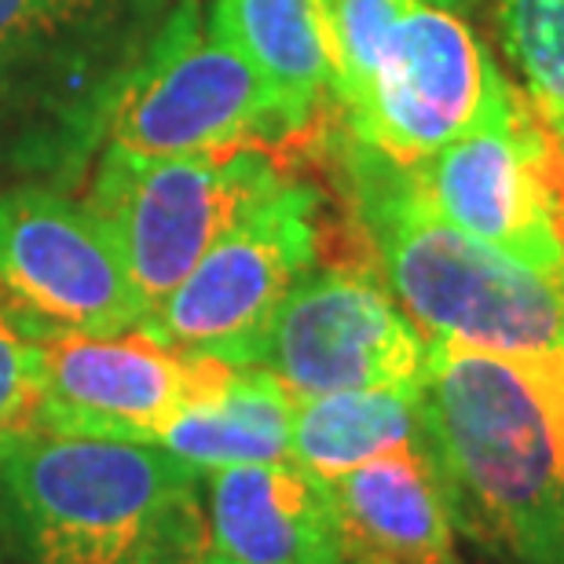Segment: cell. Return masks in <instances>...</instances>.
<instances>
[{
	"mask_svg": "<svg viewBox=\"0 0 564 564\" xmlns=\"http://www.w3.org/2000/svg\"><path fill=\"white\" fill-rule=\"evenodd\" d=\"M422 447L455 528L513 564H564V359L429 337Z\"/></svg>",
	"mask_w": 564,
	"mask_h": 564,
	"instance_id": "obj_1",
	"label": "cell"
},
{
	"mask_svg": "<svg viewBox=\"0 0 564 564\" xmlns=\"http://www.w3.org/2000/svg\"><path fill=\"white\" fill-rule=\"evenodd\" d=\"M0 524L22 564L209 554L202 473L140 440L48 429L0 440Z\"/></svg>",
	"mask_w": 564,
	"mask_h": 564,
	"instance_id": "obj_2",
	"label": "cell"
},
{
	"mask_svg": "<svg viewBox=\"0 0 564 564\" xmlns=\"http://www.w3.org/2000/svg\"><path fill=\"white\" fill-rule=\"evenodd\" d=\"M341 169L356 228L389 293L425 337L564 359V293L554 282L458 231L422 198L408 165L356 137Z\"/></svg>",
	"mask_w": 564,
	"mask_h": 564,
	"instance_id": "obj_3",
	"label": "cell"
},
{
	"mask_svg": "<svg viewBox=\"0 0 564 564\" xmlns=\"http://www.w3.org/2000/svg\"><path fill=\"white\" fill-rule=\"evenodd\" d=\"M173 0H0V137L26 154L82 151Z\"/></svg>",
	"mask_w": 564,
	"mask_h": 564,
	"instance_id": "obj_4",
	"label": "cell"
},
{
	"mask_svg": "<svg viewBox=\"0 0 564 564\" xmlns=\"http://www.w3.org/2000/svg\"><path fill=\"white\" fill-rule=\"evenodd\" d=\"M282 180V169L257 147L132 154L107 143L88 187V206L115 235L132 286L151 315Z\"/></svg>",
	"mask_w": 564,
	"mask_h": 564,
	"instance_id": "obj_5",
	"label": "cell"
},
{
	"mask_svg": "<svg viewBox=\"0 0 564 564\" xmlns=\"http://www.w3.org/2000/svg\"><path fill=\"white\" fill-rule=\"evenodd\" d=\"M107 143L132 154H206L293 137L261 74L213 37L198 0H176L151 48L118 85Z\"/></svg>",
	"mask_w": 564,
	"mask_h": 564,
	"instance_id": "obj_6",
	"label": "cell"
},
{
	"mask_svg": "<svg viewBox=\"0 0 564 564\" xmlns=\"http://www.w3.org/2000/svg\"><path fill=\"white\" fill-rule=\"evenodd\" d=\"M411 180L458 231L502 250L561 290L564 143L539 121L517 85L506 82L480 126L411 165Z\"/></svg>",
	"mask_w": 564,
	"mask_h": 564,
	"instance_id": "obj_7",
	"label": "cell"
},
{
	"mask_svg": "<svg viewBox=\"0 0 564 564\" xmlns=\"http://www.w3.org/2000/svg\"><path fill=\"white\" fill-rule=\"evenodd\" d=\"M319 195L282 180L147 315L140 330L180 352L250 367L286 293L319 264Z\"/></svg>",
	"mask_w": 564,
	"mask_h": 564,
	"instance_id": "obj_8",
	"label": "cell"
},
{
	"mask_svg": "<svg viewBox=\"0 0 564 564\" xmlns=\"http://www.w3.org/2000/svg\"><path fill=\"white\" fill-rule=\"evenodd\" d=\"M0 312L41 345L140 330L147 319L99 213L37 184L0 191Z\"/></svg>",
	"mask_w": 564,
	"mask_h": 564,
	"instance_id": "obj_9",
	"label": "cell"
},
{
	"mask_svg": "<svg viewBox=\"0 0 564 564\" xmlns=\"http://www.w3.org/2000/svg\"><path fill=\"white\" fill-rule=\"evenodd\" d=\"M429 337L397 297L348 264H315L279 304L250 367H264L293 397L345 389L422 392Z\"/></svg>",
	"mask_w": 564,
	"mask_h": 564,
	"instance_id": "obj_10",
	"label": "cell"
},
{
	"mask_svg": "<svg viewBox=\"0 0 564 564\" xmlns=\"http://www.w3.org/2000/svg\"><path fill=\"white\" fill-rule=\"evenodd\" d=\"M502 88V70L455 11L411 0L345 118L359 143L411 169L480 126Z\"/></svg>",
	"mask_w": 564,
	"mask_h": 564,
	"instance_id": "obj_11",
	"label": "cell"
},
{
	"mask_svg": "<svg viewBox=\"0 0 564 564\" xmlns=\"http://www.w3.org/2000/svg\"><path fill=\"white\" fill-rule=\"evenodd\" d=\"M231 367L169 348L143 330L55 337L44 341V397L33 429L154 444V436L187 403L217 389Z\"/></svg>",
	"mask_w": 564,
	"mask_h": 564,
	"instance_id": "obj_12",
	"label": "cell"
},
{
	"mask_svg": "<svg viewBox=\"0 0 564 564\" xmlns=\"http://www.w3.org/2000/svg\"><path fill=\"white\" fill-rule=\"evenodd\" d=\"M202 506L217 564H352L326 480L293 458L206 473Z\"/></svg>",
	"mask_w": 564,
	"mask_h": 564,
	"instance_id": "obj_13",
	"label": "cell"
},
{
	"mask_svg": "<svg viewBox=\"0 0 564 564\" xmlns=\"http://www.w3.org/2000/svg\"><path fill=\"white\" fill-rule=\"evenodd\" d=\"M352 564H462L444 480L422 444H408L326 480Z\"/></svg>",
	"mask_w": 564,
	"mask_h": 564,
	"instance_id": "obj_14",
	"label": "cell"
},
{
	"mask_svg": "<svg viewBox=\"0 0 564 564\" xmlns=\"http://www.w3.org/2000/svg\"><path fill=\"white\" fill-rule=\"evenodd\" d=\"M206 26L261 74L293 137L315 126L334 96L319 0H213Z\"/></svg>",
	"mask_w": 564,
	"mask_h": 564,
	"instance_id": "obj_15",
	"label": "cell"
},
{
	"mask_svg": "<svg viewBox=\"0 0 564 564\" xmlns=\"http://www.w3.org/2000/svg\"><path fill=\"white\" fill-rule=\"evenodd\" d=\"M293 392L264 367H231L217 389L187 403L154 436L202 477L228 466L290 458Z\"/></svg>",
	"mask_w": 564,
	"mask_h": 564,
	"instance_id": "obj_16",
	"label": "cell"
},
{
	"mask_svg": "<svg viewBox=\"0 0 564 564\" xmlns=\"http://www.w3.org/2000/svg\"><path fill=\"white\" fill-rule=\"evenodd\" d=\"M408 444H422V392L345 389L293 400L290 458L319 480Z\"/></svg>",
	"mask_w": 564,
	"mask_h": 564,
	"instance_id": "obj_17",
	"label": "cell"
},
{
	"mask_svg": "<svg viewBox=\"0 0 564 564\" xmlns=\"http://www.w3.org/2000/svg\"><path fill=\"white\" fill-rule=\"evenodd\" d=\"M499 33L517 88L564 143V0H499Z\"/></svg>",
	"mask_w": 564,
	"mask_h": 564,
	"instance_id": "obj_18",
	"label": "cell"
},
{
	"mask_svg": "<svg viewBox=\"0 0 564 564\" xmlns=\"http://www.w3.org/2000/svg\"><path fill=\"white\" fill-rule=\"evenodd\" d=\"M411 0H319L334 63V99L348 115L364 99L381 48Z\"/></svg>",
	"mask_w": 564,
	"mask_h": 564,
	"instance_id": "obj_19",
	"label": "cell"
},
{
	"mask_svg": "<svg viewBox=\"0 0 564 564\" xmlns=\"http://www.w3.org/2000/svg\"><path fill=\"white\" fill-rule=\"evenodd\" d=\"M44 397V345L0 312V440L33 429Z\"/></svg>",
	"mask_w": 564,
	"mask_h": 564,
	"instance_id": "obj_20",
	"label": "cell"
},
{
	"mask_svg": "<svg viewBox=\"0 0 564 564\" xmlns=\"http://www.w3.org/2000/svg\"><path fill=\"white\" fill-rule=\"evenodd\" d=\"M132 564H209V554H191V550H180V554H151V557H140Z\"/></svg>",
	"mask_w": 564,
	"mask_h": 564,
	"instance_id": "obj_21",
	"label": "cell"
},
{
	"mask_svg": "<svg viewBox=\"0 0 564 564\" xmlns=\"http://www.w3.org/2000/svg\"><path fill=\"white\" fill-rule=\"evenodd\" d=\"M425 4H436V8L458 11V8H466V4H473V0H425Z\"/></svg>",
	"mask_w": 564,
	"mask_h": 564,
	"instance_id": "obj_22",
	"label": "cell"
},
{
	"mask_svg": "<svg viewBox=\"0 0 564 564\" xmlns=\"http://www.w3.org/2000/svg\"><path fill=\"white\" fill-rule=\"evenodd\" d=\"M561 293H564V272H561Z\"/></svg>",
	"mask_w": 564,
	"mask_h": 564,
	"instance_id": "obj_23",
	"label": "cell"
},
{
	"mask_svg": "<svg viewBox=\"0 0 564 564\" xmlns=\"http://www.w3.org/2000/svg\"><path fill=\"white\" fill-rule=\"evenodd\" d=\"M209 564H217V561H209Z\"/></svg>",
	"mask_w": 564,
	"mask_h": 564,
	"instance_id": "obj_24",
	"label": "cell"
}]
</instances>
